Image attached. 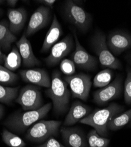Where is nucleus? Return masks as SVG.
Instances as JSON below:
<instances>
[{
  "instance_id": "f257e3e1",
  "label": "nucleus",
  "mask_w": 131,
  "mask_h": 147,
  "mask_svg": "<svg viewBox=\"0 0 131 147\" xmlns=\"http://www.w3.org/2000/svg\"><path fill=\"white\" fill-rule=\"evenodd\" d=\"M124 108L116 103H112L102 109H96L79 122L92 127L99 136L105 137L108 136V125L110 121L123 111Z\"/></svg>"
},
{
  "instance_id": "f03ea898",
  "label": "nucleus",
  "mask_w": 131,
  "mask_h": 147,
  "mask_svg": "<svg viewBox=\"0 0 131 147\" xmlns=\"http://www.w3.org/2000/svg\"><path fill=\"white\" fill-rule=\"evenodd\" d=\"M67 85L62 79L60 72L57 70L54 71L52 76L51 86L45 93L52 100L54 111L57 115L63 114L68 110L70 92Z\"/></svg>"
},
{
  "instance_id": "7ed1b4c3",
  "label": "nucleus",
  "mask_w": 131,
  "mask_h": 147,
  "mask_svg": "<svg viewBox=\"0 0 131 147\" xmlns=\"http://www.w3.org/2000/svg\"><path fill=\"white\" fill-rule=\"evenodd\" d=\"M52 105L49 102L36 110L12 115L5 121L4 125L12 131L22 133L35 122L44 118L50 111Z\"/></svg>"
},
{
  "instance_id": "20e7f679",
  "label": "nucleus",
  "mask_w": 131,
  "mask_h": 147,
  "mask_svg": "<svg viewBox=\"0 0 131 147\" xmlns=\"http://www.w3.org/2000/svg\"><path fill=\"white\" fill-rule=\"evenodd\" d=\"M93 50L98 58L102 67L113 69H121L122 65L110 51L106 44V35L101 31L97 30L91 39Z\"/></svg>"
},
{
  "instance_id": "39448f33",
  "label": "nucleus",
  "mask_w": 131,
  "mask_h": 147,
  "mask_svg": "<svg viewBox=\"0 0 131 147\" xmlns=\"http://www.w3.org/2000/svg\"><path fill=\"white\" fill-rule=\"evenodd\" d=\"M63 10L67 21L80 31L85 33L89 30L92 22L91 15L75 1L71 0L66 1Z\"/></svg>"
},
{
  "instance_id": "423d86ee",
  "label": "nucleus",
  "mask_w": 131,
  "mask_h": 147,
  "mask_svg": "<svg viewBox=\"0 0 131 147\" xmlns=\"http://www.w3.org/2000/svg\"><path fill=\"white\" fill-rule=\"evenodd\" d=\"M61 124L58 121H40L27 130L26 138L33 142H45L52 136H57Z\"/></svg>"
},
{
  "instance_id": "0eeeda50",
  "label": "nucleus",
  "mask_w": 131,
  "mask_h": 147,
  "mask_svg": "<svg viewBox=\"0 0 131 147\" xmlns=\"http://www.w3.org/2000/svg\"><path fill=\"white\" fill-rule=\"evenodd\" d=\"M64 81L69 85L73 98L87 101L92 86L91 78L84 73L65 76Z\"/></svg>"
},
{
  "instance_id": "6e6552de",
  "label": "nucleus",
  "mask_w": 131,
  "mask_h": 147,
  "mask_svg": "<svg viewBox=\"0 0 131 147\" xmlns=\"http://www.w3.org/2000/svg\"><path fill=\"white\" fill-rule=\"evenodd\" d=\"M16 101L25 111L36 110L43 106V97L40 89L33 85H28L23 87Z\"/></svg>"
},
{
  "instance_id": "1a4fd4ad",
  "label": "nucleus",
  "mask_w": 131,
  "mask_h": 147,
  "mask_svg": "<svg viewBox=\"0 0 131 147\" xmlns=\"http://www.w3.org/2000/svg\"><path fill=\"white\" fill-rule=\"evenodd\" d=\"M122 82L123 77L118 76L113 82L95 91L93 94L94 102L99 105H104L119 97L123 90Z\"/></svg>"
},
{
  "instance_id": "9d476101",
  "label": "nucleus",
  "mask_w": 131,
  "mask_h": 147,
  "mask_svg": "<svg viewBox=\"0 0 131 147\" xmlns=\"http://www.w3.org/2000/svg\"><path fill=\"white\" fill-rule=\"evenodd\" d=\"M73 34L75 41V51L71 55V60L80 69L87 71L94 70L98 64L96 58L89 54L86 49L81 45L75 30H73Z\"/></svg>"
},
{
  "instance_id": "9b49d317",
  "label": "nucleus",
  "mask_w": 131,
  "mask_h": 147,
  "mask_svg": "<svg viewBox=\"0 0 131 147\" xmlns=\"http://www.w3.org/2000/svg\"><path fill=\"white\" fill-rule=\"evenodd\" d=\"M106 44L114 56L119 55L131 48V34L124 30L112 31L106 37Z\"/></svg>"
},
{
  "instance_id": "f8f14e48",
  "label": "nucleus",
  "mask_w": 131,
  "mask_h": 147,
  "mask_svg": "<svg viewBox=\"0 0 131 147\" xmlns=\"http://www.w3.org/2000/svg\"><path fill=\"white\" fill-rule=\"evenodd\" d=\"M73 47V36L71 34H68L52 47L49 55L45 59V63L50 67L56 65L70 53Z\"/></svg>"
},
{
  "instance_id": "ddd939ff",
  "label": "nucleus",
  "mask_w": 131,
  "mask_h": 147,
  "mask_svg": "<svg viewBox=\"0 0 131 147\" xmlns=\"http://www.w3.org/2000/svg\"><path fill=\"white\" fill-rule=\"evenodd\" d=\"M50 20V9L44 5L40 6L31 15L26 29V36H30L44 28Z\"/></svg>"
},
{
  "instance_id": "4468645a",
  "label": "nucleus",
  "mask_w": 131,
  "mask_h": 147,
  "mask_svg": "<svg viewBox=\"0 0 131 147\" xmlns=\"http://www.w3.org/2000/svg\"><path fill=\"white\" fill-rule=\"evenodd\" d=\"M20 74L24 81L38 86L50 88L51 80L46 71L40 68H33L22 70Z\"/></svg>"
},
{
  "instance_id": "2eb2a0df",
  "label": "nucleus",
  "mask_w": 131,
  "mask_h": 147,
  "mask_svg": "<svg viewBox=\"0 0 131 147\" xmlns=\"http://www.w3.org/2000/svg\"><path fill=\"white\" fill-rule=\"evenodd\" d=\"M64 142L69 147H88L87 138L78 128L62 127L60 129Z\"/></svg>"
},
{
  "instance_id": "dca6fc26",
  "label": "nucleus",
  "mask_w": 131,
  "mask_h": 147,
  "mask_svg": "<svg viewBox=\"0 0 131 147\" xmlns=\"http://www.w3.org/2000/svg\"><path fill=\"white\" fill-rule=\"evenodd\" d=\"M16 47L19 51L24 65L31 67L40 64V61L34 55L31 44L25 34H23L16 42Z\"/></svg>"
},
{
  "instance_id": "f3484780",
  "label": "nucleus",
  "mask_w": 131,
  "mask_h": 147,
  "mask_svg": "<svg viewBox=\"0 0 131 147\" xmlns=\"http://www.w3.org/2000/svg\"><path fill=\"white\" fill-rule=\"evenodd\" d=\"M91 111V108L79 101L73 102L67 114L63 125L71 126L76 124L81 119L88 116Z\"/></svg>"
},
{
  "instance_id": "a211bd4d",
  "label": "nucleus",
  "mask_w": 131,
  "mask_h": 147,
  "mask_svg": "<svg viewBox=\"0 0 131 147\" xmlns=\"http://www.w3.org/2000/svg\"><path fill=\"white\" fill-rule=\"evenodd\" d=\"M9 27L14 35L24 27L27 20V11L24 8H10L7 11Z\"/></svg>"
},
{
  "instance_id": "6ab92c4d",
  "label": "nucleus",
  "mask_w": 131,
  "mask_h": 147,
  "mask_svg": "<svg viewBox=\"0 0 131 147\" xmlns=\"http://www.w3.org/2000/svg\"><path fill=\"white\" fill-rule=\"evenodd\" d=\"M63 32L61 24L59 23L56 15H54L52 25L47 31L41 47V52L46 53L55 44Z\"/></svg>"
},
{
  "instance_id": "aec40b11",
  "label": "nucleus",
  "mask_w": 131,
  "mask_h": 147,
  "mask_svg": "<svg viewBox=\"0 0 131 147\" xmlns=\"http://www.w3.org/2000/svg\"><path fill=\"white\" fill-rule=\"evenodd\" d=\"M16 40V35L10 29L8 22L6 20L0 22V47L7 51Z\"/></svg>"
},
{
  "instance_id": "412c9836",
  "label": "nucleus",
  "mask_w": 131,
  "mask_h": 147,
  "mask_svg": "<svg viewBox=\"0 0 131 147\" xmlns=\"http://www.w3.org/2000/svg\"><path fill=\"white\" fill-rule=\"evenodd\" d=\"M130 121L131 109L113 118L108 125V130L117 131L127 125Z\"/></svg>"
},
{
  "instance_id": "4be33fe9",
  "label": "nucleus",
  "mask_w": 131,
  "mask_h": 147,
  "mask_svg": "<svg viewBox=\"0 0 131 147\" xmlns=\"http://www.w3.org/2000/svg\"><path fill=\"white\" fill-rule=\"evenodd\" d=\"M21 61V57L17 47H14L6 55L4 63V67L11 71H14L20 67Z\"/></svg>"
},
{
  "instance_id": "5701e85b",
  "label": "nucleus",
  "mask_w": 131,
  "mask_h": 147,
  "mask_svg": "<svg viewBox=\"0 0 131 147\" xmlns=\"http://www.w3.org/2000/svg\"><path fill=\"white\" fill-rule=\"evenodd\" d=\"M18 87H9L0 84V102L10 105L16 98Z\"/></svg>"
},
{
  "instance_id": "b1692460",
  "label": "nucleus",
  "mask_w": 131,
  "mask_h": 147,
  "mask_svg": "<svg viewBox=\"0 0 131 147\" xmlns=\"http://www.w3.org/2000/svg\"><path fill=\"white\" fill-rule=\"evenodd\" d=\"M86 138L89 147H108L110 142L108 138L99 136L95 129L90 131Z\"/></svg>"
},
{
  "instance_id": "393cba45",
  "label": "nucleus",
  "mask_w": 131,
  "mask_h": 147,
  "mask_svg": "<svg viewBox=\"0 0 131 147\" xmlns=\"http://www.w3.org/2000/svg\"><path fill=\"white\" fill-rule=\"evenodd\" d=\"M113 76V72L109 68L105 69L94 77L93 80V85L95 87L103 88L110 84Z\"/></svg>"
},
{
  "instance_id": "a878e982",
  "label": "nucleus",
  "mask_w": 131,
  "mask_h": 147,
  "mask_svg": "<svg viewBox=\"0 0 131 147\" xmlns=\"http://www.w3.org/2000/svg\"><path fill=\"white\" fill-rule=\"evenodd\" d=\"M2 138L4 142L10 147H25L26 145L20 137L6 129L3 131Z\"/></svg>"
},
{
  "instance_id": "bb28decb",
  "label": "nucleus",
  "mask_w": 131,
  "mask_h": 147,
  "mask_svg": "<svg viewBox=\"0 0 131 147\" xmlns=\"http://www.w3.org/2000/svg\"><path fill=\"white\" fill-rule=\"evenodd\" d=\"M18 76L13 71L0 65V84L11 85L17 80Z\"/></svg>"
},
{
  "instance_id": "cd10ccee",
  "label": "nucleus",
  "mask_w": 131,
  "mask_h": 147,
  "mask_svg": "<svg viewBox=\"0 0 131 147\" xmlns=\"http://www.w3.org/2000/svg\"><path fill=\"white\" fill-rule=\"evenodd\" d=\"M127 76L124 83V99L126 104L131 105V67H126Z\"/></svg>"
},
{
  "instance_id": "c85d7f7f",
  "label": "nucleus",
  "mask_w": 131,
  "mask_h": 147,
  "mask_svg": "<svg viewBox=\"0 0 131 147\" xmlns=\"http://www.w3.org/2000/svg\"><path fill=\"white\" fill-rule=\"evenodd\" d=\"M60 68L61 71L67 76L73 75L76 71L75 64L69 59H63L60 63Z\"/></svg>"
},
{
  "instance_id": "c756f323",
  "label": "nucleus",
  "mask_w": 131,
  "mask_h": 147,
  "mask_svg": "<svg viewBox=\"0 0 131 147\" xmlns=\"http://www.w3.org/2000/svg\"><path fill=\"white\" fill-rule=\"evenodd\" d=\"M37 147H66L62 145L60 142H58L53 137L47 140L43 144L37 146Z\"/></svg>"
},
{
  "instance_id": "7c9ffc66",
  "label": "nucleus",
  "mask_w": 131,
  "mask_h": 147,
  "mask_svg": "<svg viewBox=\"0 0 131 147\" xmlns=\"http://www.w3.org/2000/svg\"><path fill=\"white\" fill-rule=\"evenodd\" d=\"M37 2L43 4L44 6L49 8H52L56 1H55V0H41V1H37Z\"/></svg>"
},
{
  "instance_id": "2f4dec72",
  "label": "nucleus",
  "mask_w": 131,
  "mask_h": 147,
  "mask_svg": "<svg viewBox=\"0 0 131 147\" xmlns=\"http://www.w3.org/2000/svg\"><path fill=\"white\" fill-rule=\"evenodd\" d=\"M17 3H18L17 0H8V1H7V3L8 5L13 8H14L16 5Z\"/></svg>"
},
{
  "instance_id": "473e14b6",
  "label": "nucleus",
  "mask_w": 131,
  "mask_h": 147,
  "mask_svg": "<svg viewBox=\"0 0 131 147\" xmlns=\"http://www.w3.org/2000/svg\"><path fill=\"white\" fill-rule=\"evenodd\" d=\"M5 57H6V55L2 53L1 50V47H0V65H1L2 64L4 63Z\"/></svg>"
},
{
  "instance_id": "72a5a7b5",
  "label": "nucleus",
  "mask_w": 131,
  "mask_h": 147,
  "mask_svg": "<svg viewBox=\"0 0 131 147\" xmlns=\"http://www.w3.org/2000/svg\"><path fill=\"white\" fill-rule=\"evenodd\" d=\"M125 59L131 67V53L126 54V55L125 56Z\"/></svg>"
},
{
  "instance_id": "f704fd0d",
  "label": "nucleus",
  "mask_w": 131,
  "mask_h": 147,
  "mask_svg": "<svg viewBox=\"0 0 131 147\" xmlns=\"http://www.w3.org/2000/svg\"><path fill=\"white\" fill-rule=\"evenodd\" d=\"M4 108L3 105L0 104V119L3 118L4 115Z\"/></svg>"
},
{
  "instance_id": "c9c22d12",
  "label": "nucleus",
  "mask_w": 131,
  "mask_h": 147,
  "mask_svg": "<svg viewBox=\"0 0 131 147\" xmlns=\"http://www.w3.org/2000/svg\"><path fill=\"white\" fill-rule=\"evenodd\" d=\"M1 10L0 9V14H1Z\"/></svg>"
},
{
  "instance_id": "e433bc0d",
  "label": "nucleus",
  "mask_w": 131,
  "mask_h": 147,
  "mask_svg": "<svg viewBox=\"0 0 131 147\" xmlns=\"http://www.w3.org/2000/svg\"><path fill=\"white\" fill-rule=\"evenodd\" d=\"M130 127H131V121H130Z\"/></svg>"
}]
</instances>
